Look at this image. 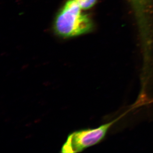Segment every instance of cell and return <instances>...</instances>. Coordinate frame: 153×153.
<instances>
[{"label":"cell","mask_w":153,"mask_h":153,"mask_svg":"<svg viewBox=\"0 0 153 153\" xmlns=\"http://www.w3.org/2000/svg\"><path fill=\"white\" fill-rule=\"evenodd\" d=\"M115 121L104 124L96 128L79 130L69 134L62 146L61 152H80L97 144L104 138Z\"/></svg>","instance_id":"cell-2"},{"label":"cell","mask_w":153,"mask_h":153,"mask_svg":"<svg viewBox=\"0 0 153 153\" xmlns=\"http://www.w3.org/2000/svg\"><path fill=\"white\" fill-rule=\"evenodd\" d=\"M75 0H68L55 17L54 30L63 38L76 37L89 33L93 27L92 21Z\"/></svg>","instance_id":"cell-1"},{"label":"cell","mask_w":153,"mask_h":153,"mask_svg":"<svg viewBox=\"0 0 153 153\" xmlns=\"http://www.w3.org/2000/svg\"><path fill=\"white\" fill-rule=\"evenodd\" d=\"M82 10L91 8L95 5L97 0H75Z\"/></svg>","instance_id":"cell-3"}]
</instances>
